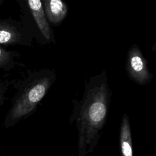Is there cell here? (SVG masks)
<instances>
[{"instance_id":"1","label":"cell","mask_w":156,"mask_h":156,"mask_svg":"<svg viewBox=\"0 0 156 156\" xmlns=\"http://www.w3.org/2000/svg\"><path fill=\"white\" fill-rule=\"evenodd\" d=\"M112 92L105 70L91 77L83 98L74 103L71 116L78 131L77 156H87L96 146L108 113Z\"/></svg>"},{"instance_id":"2","label":"cell","mask_w":156,"mask_h":156,"mask_svg":"<svg viewBox=\"0 0 156 156\" xmlns=\"http://www.w3.org/2000/svg\"><path fill=\"white\" fill-rule=\"evenodd\" d=\"M55 80L54 70L45 69L30 73L24 79L15 82L16 91L5 115L4 127H13L30 116Z\"/></svg>"},{"instance_id":"3","label":"cell","mask_w":156,"mask_h":156,"mask_svg":"<svg viewBox=\"0 0 156 156\" xmlns=\"http://www.w3.org/2000/svg\"><path fill=\"white\" fill-rule=\"evenodd\" d=\"M21 15L20 20L38 42L44 39L47 42L54 41L53 32L44 13L43 2L40 0H18Z\"/></svg>"},{"instance_id":"4","label":"cell","mask_w":156,"mask_h":156,"mask_svg":"<svg viewBox=\"0 0 156 156\" xmlns=\"http://www.w3.org/2000/svg\"><path fill=\"white\" fill-rule=\"evenodd\" d=\"M32 37L20 20L0 18V45L31 46Z\"/></svg>"},{"instance_id":"5","label":"cell","mask_w":156,"mask_h":156,"mask_svg":"<svg viewBox=\"0 0 156 156\" xmlns=\"http://www.w3.org/2000/svg\"><path fill=\"white\" fill-rule=\"evenodd\" d=\"M126 68L130 79L137 84L143 85L152 80L153 76L148 69L147 60L136 44H133L128 51Z\"/></svg>"},{"instance_id":"6","label":"cell","mask_w":156,"mask_h":156,"mask_svg":"<svg viewBox=\"0 0 156 156\" xmlns=\"http://www.w3.org/2000/svg\"><path fill=\"white\" fill-rule=\"evenodd\" d=\"M43 9L46 18L53 25L60 23L66 16L67 5L61 0H44Z\"/></svg>"},{"instance_id":"7","label":"cell","mask_w":156,"mask_h":156,"mask_svg":"<svg viewBox=\"0 0 156 156\" xmlns=\"http://www.w3.org/2000/svg\"><path fill=\"white\" fill-rule=\"evenodd\" d=\"M119 144L121 156H133L130 126L129 118L127 114H124L121 119Z\"/></svg>"},{"instance_id":"8","label":"cell","mask_w":156,"mask_h":156,"mask_svg":"<svg viewBox=\"0 0 156 156\" xmlns=\"http://www.w3.org/2000/svg\"><path fill=\"white\" fill-rule=\"evenodd\" d=\"M19 57L18 52L7 50L5 47L0 45V70L9 71L16 66H23L17 61Z\"/></svg>"},{"instance_id":"9","label":"cell","mask_w":156,"mask_h":156,"mask_svg":"<svg viewBox=\"0 0 156 156\" xmlns=\"http://www.w3.org/2000/svg\"><path fill=\"white\" fill-rule=\"evenodd\" d=\"M10 82L6 80L0 79V106H1L5 101V94L9 89Z\"/></svg>"},{"instance_id":"10","label":"cell","mask_w":156,"mask_h":156,"mask_svg":"<svg viewBox=\"0 0 156 156\" xmlns=\"http://www.w3.org/2000/svg\"><path fill=\"white\" fill-rule=\"evenodd\" d=\"M4 2V0H0V7L3 4Z\"/></svg>"}]
</instances>
